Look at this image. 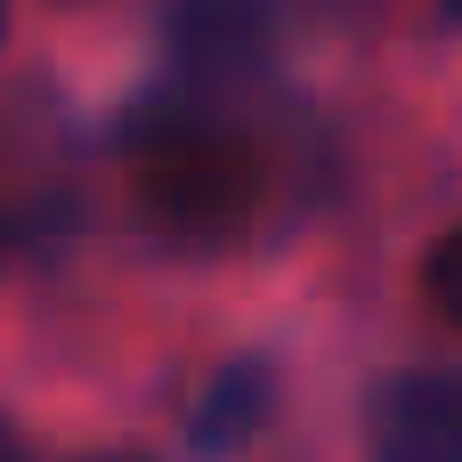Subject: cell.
Instances as JSON below:
<instances>
[{"mask_svg":"<svg viewBox=\"0 0 462 462\" xmlns=\"http://www.w3.org/2000/svg\"><path fill=\"white\" fill-rule=\"evenodd\" d=\"M268 203V154L227 122H154L130 146V211L162 244H236Z\"/></svg>","mask_w":462,"mask_h":462,"instance_id":"obj_1","label":"cell"},{"mask_svg":"<svg viewBox=\"0 0 462 462\" xmlns=\"http://www.w3.org/2000/svg\"><path fill=\"white\" fill-rule=\"evenodd\" d=\"M374 462H462V374H398L365 414Z\"/></svg>","mask_w":462,"mask_h":462,"instance_id":"obj_2","label":"cell"},{"mask_svg":"<svg viewBox=\"0 0 462 462\" xmlns=\"http://www.w3.org/2000/svg\"><path fill=\"white\" fill-rule=\"evenodd\" d=\"M422 300H430L439 325H455V333H462V219L430 244V260H422Z\"/></svg>","mask_w":462,"mask_h":462,"instance_id":"obj_3","label":"cell"},{"mask_svg":"<svg viewBox=\"0 0 462 462\" xmlns=\"http://www.w3.org/2000/svg\"><path fill=\"white\" fill-rule=\"evenodd\" d=\"M252 414H260V374H236V382L219 390V406H211V414H203L195 430H203V447H227V439H236V430H244Z\"/></svg>","mask_w":462,"mask_h":462,"instance_id":"obj_4","label":"cell"},{"mask_svg":"<svg viewBox=\"0 0 462 462\" xmlns=\"http://www.w3.org/2000/svg\"><path fill=\"white\" fill-rule=\"evenodd\" d=\"M0 462H24V455H16V430H8V422H0Z\"/></svg>","mask_w":462,"mask_h":462,"instance_id":"obj_5","label":"cell"},{"mask_svg":"<svg viewBox=\"0 0 462 462\" xmlns=\"http://www.w3.org/2000/svg\"><path fill=\"white\" fill-rule=\"evenodd\" d=\"M89 462H146V455H89Z\"/></svg>","mask_w":462,"mask_h":462,"instance_id":"obj_6","label":"cell"},{"mask_svg":"<svg viewBox=\"0 0 462 462\" xmlns=\"http://www.w3.org/2000/svg\"><path fill=\"white\" fill-rule=\"evenodd\" d=\"M455 16H462V0H455Z\"/></svg>","mask_w":462,"mask_h":462,"instance_id":"obj_7","label":"cell"}]
</instances>
